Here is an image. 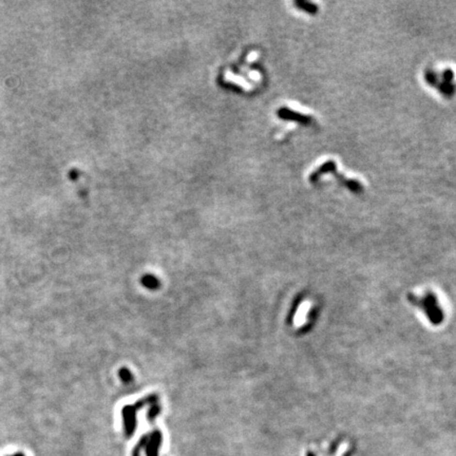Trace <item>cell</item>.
I'll return each mask as SVG.
<instances>
[{
    "label": "cell",
    "mask_w": 456,
    "mask_h": 456,
    "mask_svg": "<svg viewBox=\"0 0 456 456\" xmlns=\"http://www.w3.org/2000/svg\"><path fill=\"white\" fill-rule=\"evenodd\" d=\"M423 303V309L425 311V314L429 316L432 322H440L441 320V311L440 309H439V305H437V302L434 297L428 296L427 298H424L422 300V304Z\"/></svg>",
    "instance_id": "obj_1"
}]
</instances>
